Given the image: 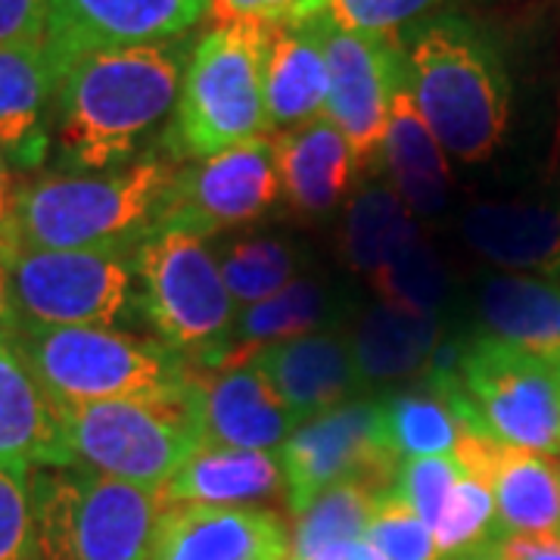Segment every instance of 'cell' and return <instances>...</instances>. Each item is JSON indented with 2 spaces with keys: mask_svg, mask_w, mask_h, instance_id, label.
<instances>
[{
  "mask_svg": "<svg viewBox=\"0 0 560 560\" xmlns=\"http://www.w3.org/2000/svg\"><path fill=\"white\" fill-rule=\"evenodd\" d=\"M175 165L160 156L103 175H40L25 180L10 246L32 249H138L160 219Z\"/></svg>",
  "mask_w": 560,
  "mask_h": 560,
  "instance_id": "277c9868",
  "label": "cell"
},
{
  "mask_svg": "<svg viewBox=\"0 0 560 560\" xmlns=\"http://www.w3.org/2000/svg\"><path fill=\"white\" fill-rule=\"evenodd\" d=\"M427 389L470 433L541 458L560 455L558 371L536 352L486 334L448 342L427 368Z\"/></svg>",
  "mask_w": 560,
  "mask_h": 560,
  "instance_id": "3957f363",
  "label": "cell"
},
{
  "mask_svg": "<svg viewBox=\"0 0 560 560\" xmlns=\"http://www.w3.org/2000/svg\"><path fill=\"white\" fill-rule=\"evenodd\" d=\"M249 364H256L265 381L275 386L300 427L330 408L346 405L361 386L352 342L340 334L318 330L271 342L259 349Z\"/></svg>",
  "mask_w": 560,
  "mask_h": 560,
  "instance_id": "ac0fdd59",
  "label": "cell"
},
{
  "mask_svg": "<svg viewBox=\"0 0 560 560\" xmlns=\"http://www.w3.org/2000/svg\"><path fill=\"white\" fill-rule=\"evenodd\" d=\"M558 283H560V280H558Z\"/></svg>",
  "mask_w": 560,
  "mask_h": 560,
  "instance_id": "c3c4849f",
  "label": "cell"
},
{
  "mask_svg": "<svg viewBox=\"0 0 560 560\" xmlns=\"http://www.w3.org/2000/svg\"><path fill=\"white\" fill-rule=\"evenodd\" d=\"M278 197L275 147L268 138H253L178 168L153 231H180L206 241L224 228L261 219Z\"/></svg>",
  "mask_w": 560,
  "mask_h": 560,
  "instance_id": "7c38bea8",
  "label": "cell"
},
{
  "mask_svg": "<svg viewBox=\"0 0 560 560\" xmlns=\"http://www.w3.org/2000/svg\"><path fill=\"white\" fill-rule=\"evenodd\" d=\"M486 337L521 346L541 359H560V283L533 275H495L480 287Z\"/></svg>",
  "mask_w": 560,
  "mask_h": 560,
  "instance_id": "484cf974",
  "label": "cell"
},
{
  "mask_svg": "<svg viewBox=\"0 0 560 560\" xmlns=\"http://www.w3.org/2000/svg\"><path fill=\"white\" fill-rule=\"evenodd\" d=\"M28 477L0 470V560H38Z\"/></svg>",
  "mask_w": 560,
  "mask_h": 560,
  "instance_id": "74e56055",
  "label": "cell"
},
{
  "mask_svg": "<svg viewBox=\"0 0 560 560\" xmlns=\"http://www.w3.org/2000/svg\"><path fill=\"white\" fill-rule=\"evenodd\" d=\"M293 541L280 514L261 508L165 504L150 560H290Z\"/></svg>",
  "mask_w": 560,
  "mask_h": 560,
  "instance_id": "2e32d148",
  "label": "cell"
},
{
  "mask_svg": "<svg viewBox=\"0 0 560 560\" xmlns=\"http://www.w3.org/2000/svg\"><path fill=\"white\" fill-rule=\"evenodd\" d=\"M271 147L280 194L302 215H324L337 209L361 175L349 140L327 116L280 131Z\"/></svg>",
  "mask_w": 560,
  "mask_h": 560,
  "instance_id": "44dd1931",
  "label": "cell"
},
{
  "mask_svg": "<svg viewBox=\"0 0 560 560\" xmlns=\"http://www.w3.org/2000/svg\"><path fill=\"white\" fill-rule=\"evenodd\" d=\"M334 320V296L318 280H293L268 300L243 305L234 318L231 340L212 368L246 364L259 349L302 334H318V327Z\"/></svg>",
  "mask_w": 560,
  "mask_h": 560,
  "instance_id": "83f0119b",
  "label": "cell"
},
{
  "mask_svg": "<svg viewBox=\"0 0 560 560\" xmlns=\"http://www.w3.org/2000/svg\"><path fill=\"white\" fill-rule=\"evenodd\" d=\"M138 305L160 342L190 364L212 368L231 340L237 302L206 241L153 231L135 253Z\"/></svg>",
  "mask_w": 560,
  "mask_h": 560,
  "instance_id": "9c48e42d",
  "label": "cell"
},
{
  "mask_svg": "<svg viewBox=\"0 0 560 560\" xmlns=\"http://www.w3.org/2000/svg\"><path fill=\"white\" fill-rule=\"evenodd\" d=\"M315 560H383L371 545L364 539L359 541H342V545H334V548H327L324 555H318Z\"/></svg>",
  "mask_w": 560,
  "mask_h": 560,
  "instance_id": "ee69618b",
  "label": "cell"
},
{
  "mask_svg": "<svg viewBox=\"0 0 560 560\" xmlns=\"http://www.w3.org/2000/svg\"><path fill=\"white\" fill-rule=\"evenodd\" d=\"M138 249L7 246L3 271L20 324L116 327L138 305Z\"/></svg>",
  "mask_w": 560,
  "mask_h": 560,
  "instance_id": "30bf717a",
  "label": "cell"
},
{
  "mask_svg": "<svg viewBox=\"0 0 560 560\" xmlns=\"http://www.w3.org/2000/svg\"><path fill=\"white\" fill-rule=\"evenodd\" d=\"M440 318L396 305H374L349 337L361 383L427 374L440 352Z\"/></svg>",
  "mask_w": 560,
  "mask_h": 560,
  "instance_id": "4316f807",
  "label": "cell"
},
{
  "mask_svg": "<svg viewBox=\"0 0 560 560\" xmlns=\"http://www.w3.org/2000/svg\"><path fill=\"white\" fill-rule=\"evenodd\" d=\"M57 408L69 467L94 470L150 492H162L202 445L187 389L175 399H116Z\"/></svg>",
  "mask_w": 560,
  "mask_h": 560,
  "instance_id": "ba28073f",
  "label": "cell"
},
{
  "mask_svg": "<svg viewBox=\"0 0 560 560\" xmlns=\"http://www.w3.org/2000/svg\"><path fill=\"white\" fill-rule=\"evenodd\" d=\"M458 467L489 486L501 536L560 533L558 464L464 430L452 452Z\"/></svg>",
  "mask_w": 560,
  "mask_h": 560,
  "instance_id": "e0dca14e",
  "label": "cell"
},
{
  "mask_svg": "<svg viewBox=\"0 0 560 560\" xmlns=\"http://www.w3.org/2000/svg\"><path fill=\"white\" fill-rule=\"evenodd\" d=\"M460 480L458 460L452 455H436V458H405L396 477V492L411 504V511L430 529L440 521L442 508L452 495L455 482Z\"/></svg>",
  "mask_w": 560,
  "mask_h": 560,
  "instance_id": "8d00e7d4",
  "label": "cell"
},
{
  "mask_svg": "<svg viewBox=\"0 0 560 560\" xmlns=\"http://www.w3.org/2000/svg\"><path fill=\"white\" fill-rule=\"evenodd\" d=\"M22 184L10 168V160L0 150V259L10 246V228H13V215H16V202H20Z\"/></svg>",
  "mask_w": 560,
  "mask_h": 560,
  "instance_id": "b9f144b4",
  "label": "cell"
},
{
  "mask_svg": "<svg viewBox=\"0 0 560 560\" xmlns=\"http://www.w3.org/2000/svg\"><path fill=\"white\" fill-rule=\"evenodd\" d=\"M219 268L234 302L253 305L287 290L296 280L300 256L283 241L259 237V241H241L228 246L219 259Z\"/></svg>",
  "mask_w": 560,
  "mask_h": 560,
  "instance_id": "d6a6232c",
  "label": "cell"
},
{
  "mask_svg": "<svg viewBox=\"0 0 560 560\" xmlns=\"http://www.w3.org/2000/svg\"><path fill=\"white\" fill-rule=\"evenodd\" d=\"M194 47L197 44L178 38L91 50L69 60L50 125L60 160L84 172L121 168L178 106Z\"/></svg>",
  "mask_w": 560,
  "mask_h": 560,
  "instance_id": "6da1fadb",
  "label": "cell"
},
{
  "mask_svg": "<svg viewBox=\"0 0 560 560\" xmlns=\"http://www.w3.org/2000/svg\"><path fill=\"white\" fill-rule=\"evenodd\" d=\"M330 0H212V16L224 22H300L327 13Z\"/></svg>",
  "mask_w": 560,
  "mask_h": 560,
  "instance_id": "f35d334b",
  "label": "cell"
},
{
  "mask_svg": "<svg viewBox=\"0 0 560 560\" xmlns=\"http://www.w3.org/2000/svg\"><path fill=\"white\" fill-rule=\"evenodd\" d=\"M418 237L415 212L401 202L393 187L374 184L349 202L346 228H342V256L355 271L371 278L377 268H383L399 249Z\"/></svg>",
  "mask_w": 560,
  "mask_h": 560,
  "instance_id": "f1b7e54d",
  "label": "cell"
},
{
  "mask_svg": "<svg viewBox=\"0 0 560 560\" xmlns=\"http://www.w3.org/2000/svg\"><path fill=\"white\" fill-rule=\"evenodd\" d=\"M283 489V470L275 452H249L228 445H206L184 460L178 474L160 492L165 504H209V508H253Z\"/></svg>",
  "mask_w": 560,
  "mask_h": 560,
  "instance_id": "d4e9b609",
  "label": "cell"
},
{
  "mask_svg": "<svg viewBox=\"0 0 560 560\" xmlns=\"http://www.w3.org/2000/svg\"><path fill=\"white\" fill-rule=\"evenodd\" d=\"M324 44L330 69V94L324 116L349 140L361 175L383 165L386 116L401 66L396 38L349 32L324 16Z\"/></svg>",
  "mask_w": 560,
  "mask_h": 560,
  "instance_id": "4fadbf2b",
  "label": "cell"
},
{
  "mask_svg": "<svg viewBox=\"0 0 560 560\" xmlns=\"http://www.w3.org/2000/svg\"><path fill=\"white\" fill-rule=\"evenodd\" d=\"M47 38V0H0V44Z\"/></svg>",
  "mask_w": 560,
  "mask_h": 560,
  "instance_id": "ab89813d",
  "label": "cell"
},
{
  "mask_svg": "<svg viewBox=\"0 0 560 560\" xmlns=\"http://www.w3.org/2000/svg\"><path fill=\"white\" fill-rule=\"evenodd\" d=\"M283 492L293 517L340 482H364L377 492L396 486L401 458L386 436L383 401H346L305 420L280 445Z\"/></svg>",
  "mask_w": 560,
  "mask_h": 560,
  "instance_id": "8fae6325",
  "label": "cell"
},
{
  "mask_svg": "<svg viewBox=\"0 0 560 560\" xmlns=\"http://www.w3.org/2000/svg\"><path fill=\"white\" fill-rule=\"evenodd\" d=\"M212 0H47V44L62 66L91 50L184 38Z\"/></svg>",
  "mask_w": 560,
  "mask_h": 560,
  "instance_id": "5bb4252c",
  "label": "cell"
},
{
  "mask_svg": "<svg viewBox=\"0 0 560 560\" xmlns=\"http://www.w3.org/2000/svg\"><path fill=\"white\" fill-rule=\"evenodd\" d=\"M551 364H555V371H558V383H560V359H555Z\"/></svg>",
  "mask_w": 560,
  "mask_h": 560,
  "instance_id": "bcb514c9",
  "label": "cell"
},
{
  "mask_svg": "<svg viewBox=\"0 0 560 560\" xmlns=\"http://www.w3.org/2000/svg\"><path fill=\"white\" fill-rule=\"evenodd\" d=\"M364 541L383 560H440L433 529L411 511L396 489H386L368 521Z\"/></svg>",
  "mask_w": 560,
  "mask_h": 560,
  "instance_id": "e575fe53",
  "label": "cell"
},
{
  "mask_svg": "<svg viewBox=\"0 0 560 560\" xmlns=\"http://www.w3.org/2000/svg\"><path fill=\"white\" fill-rule=\"evenodd\" d=\"M383 423L396 455L436 458L452 455L464 427L436 393H399L383 401Z\"/></svg>",
  "mask_w": 560,
  "mask_h": 560,
  "instance_id": "4dcf8cb0",
  "label": "cell"
},
{
  "mask_svg": "<svg viewBox=\"0 0 560 560\" xmlns=\"http://www.w3.org/2000/svg\"><path fill=\"white\" fill-rule=\"evenodd\" d=\"M187 405L206 445L275 452L300 427L275 386L249 361L234 368L190 364Z\"/></svg>",
  "mask_w": 560,
  "mask_h": 560,
  "instance_id": "9a60e30c",
  "label": "cell"
},
{
  "mask_svg": "<svg viewBox=\"0 0 560 560\" xmlns=\"http://www.w3.org/2000/svg\"><path fill=\"white\" fill-rule=\"evenodd\" d=\"M445 3L452 0H330L327 13L349 32L399 38L405 28L440 16Z\"/></svg>",
  "mask_w": 560,
  "mask_h": 560,
  "instance_id": "d590c367",
  "label": "cell"
},
{
  "mask_svg": "<svg viewBox=\"0 0 560 560\" xmlns=\"http://www.w3.org/2000/svg\"><path fill=\"white\" fill-rule=\"evenodd\" d=\"M377 499L381 492L364 482H340L320 492L296 517L290 560H315L334 545L364 539Z\"/></svg>",
  "mask_w": 560,
  "mask_h": 560,
  "instance_id": "f546056e",
  "label": "cell"
},
{
  "mask_svg": "<svg viewBox=\"0 0 560 560\" xmlns=\"http://www.w3.org/2000/svg\"><path fill=\"white\" fill-rule=\"evenodd\" d=\"M460 237L508 275L560 280V206L482 202L464 212Z\"/></svg>",
  "mask_w": 560,
  "mask_h": 560,
  "instance_id": "7402d4cb",
  "label": "cell"
},
{
  "mask_svg": "<svg viewBox=\"0 0 560 560\" xmlns=\"http://www.w3.org/2000/svg\"><path fill=\"white\" fill-rule=\"evenodd\" d=\"M38 467H69L60 408L16 349L0 340V470L32 474Z\"/></svg>",
  "mask_w": 560,
  "mask_h": 560,
  "instance_id": "603a6c76",
  "label": "cell"
},
{
  "mask_svg": "<svg viewBox=\"0 0 560 560\" xmlns=\"http://www.w3.org/2000/svg\"><path fill=\"white\" fill-rule=\"evenodd\" d=\"M558 486H560V464H558Z\"/></svg>",
  "mask_w": 560,
  "mask_h": 560,
  "instance_id": "7dc6e473",
  "label": "cell"
},
{
  "mask_svg": "<svg viewBox=\"0 0 560 560\" xmlns=\"http://www.w3.org/2000/svg\"><path fill=\"white\" fill-rule=\"evenodd\" d=\"M62 60L47 38L0 44V150L20 165H38L50 147Z\"/></svg>",
  "mask_w": 560,
  "mask_h": 560,
  "instance_id": "d6986e66",
  "label": "cell"
},
{
  "mask_svg": "<svg viewBox=\"0 0 560 560\" xmlns=\"http://www.w3.org/2000/svg\"><path fill=\"white\" fill-rule=\"evenodd\" d=\"M492 551L501 560H560V533L539 536H501Z\"/></svg>",
  "mask_w": 560,
  "mask_h": 560,
  "instance_id": "60d3db41",
  "label": "cell"
},
{
  "mask_svg": "<svg viewBox=\"0 0 560 560\" xmlns=\"http://www.w3.org/2000/svg\"><path fill=\"white\" fill-rule=\"evenodd\" d=\"M38 560H150L160 492L81 467L32 470Z\"/></svg>",
  "mask_w": 560,
  "mask_h": 560,
  "instance_id": "52a82bcc",
  "label": "cell"
},
{
  "mask_svg": "<svg viewBox=\"0 0 560 560\" xmlns=\"http://www.w3.org/2000/svg\"><path fill=\"white\" fill-rule=\"evenodd\" d=\"M433 539H436L440 560L492 548L501 539L495 499L486 482L474 480L460 470V480L455 482L440 521L433 526Z\"/></svg>",
  "mask_w": 560,
  "mask_h": 560,
  "instance_id": "836d02e7",
  "label": "cell"
},
{
  "mask_svg": "<svg viewBox=\"0 0 560 560\" xmlns=\"http://www.w3.org/2000/svg\"><path fill=\"white\" fill-rule=\"evenodd\" d=\"M265 22H224L197 40L180 81L175 121L165 135L168 153L178 160H206L265 138Z\"/></svg>",
  "mask_w": 560,
  "mask_h": 560,
  "instance_id": "8992f818",
  "label": "cell"
},
{
  "mask_svg": "<svg viewBox=\"0 0 560 560\" xmlns=\"http://www.w3.org/2000/svg\"><path fill=\"white\" fill-rule=\"evenodd\" d=\"M324 16L327 13L300 22H275L265 32L261 94L268 128L287 131L324 116L330 94Z\"/></svg>",
  "mask_w": 560,
  "mask_h": 560,
  "instance_id": "ffe728a7",
  "label": "cell"
},
{
  "mask_svg": "<svg viewBox=\"0 0 560 560\" xmlns=\"http://www.w3.org/2000/svg\"><path fill=\"white\" fill-rule=\"evenodd\" d=\"M408 88L445 156L486 162L511 125V75L480 22L440 13L399 38Z\"/></svg>",
  "mask_w": 560,
  "mask_h": 560,
  "instance_id": "7a4b0ae2",
  "label": "cell"
},
{
  "mask_svg": "<svg viewBox=\"0 0 560 560\" xmlns=\"http://www.w3.org/2000/svg\"><path fill=\"white\" fill-rule=\"evenodd\" d=\"M371 287L383 305L436 315V308L448 293V271L436 256V249L418 237L371 275Z\"/></svg>",
  "mask_w": 560,
  "mask_h": 560,
  "instance_id": "1f68e13d",
  "label": "cell"
},
{
  "mask_svg": "<svg viewBox=\"0 0 560 560\" xmlns=\"http://www.w3.org/2000/svg\"><path fill=\"white\" fill-rule=\"evenodd\" d=\"M401 50V47H399ZM383 165L393 175V190L415 215H436L448 202V162L440 140L427 128V121L415 106L405 57H401L389 116H386V140H383Z\"/></svg>",
  "mask_w": 560,
  "mask_h": 560,
  "instance_id": "cb8c5ba5",
  "label": "cell"
},
{
  "mask_svg": "<svg viewBox=\"0 0 560 560\" xmlns=\"http://www.w3.org/2000/svg\"><path fill=\"white\" fill-rule=\"evenodd\" d=\"M20 327L16 308L10 300V287H7V271H3V259H0V340H10Z\"/></svg>",
  "mask_w": 560,
  "mask_h": 560,
  "instance_id": "7bdbcfd3",
  "label": "cell"
},
{
  "mask_svg": "<svg viewBox=\"0 0 560 560\" xmlns=\"http://www.w3.org/2000/svg\"><path fill=\"white\" fill-rule=\"evenodd\" d=\"M448 560H501L492 548H482V551H470V555H460V558H448Z\"/></svg>",
  "mask_w": 560,
  "mask_h": 560,
  "instance_id": "f6af8a7d",
  "label": "cell"
},
{
  "mask_svg": "<svg viewBox=\"0 0 560 560\" xmlns=\"http://www.w3.org/2000/svg\"><path fill=\"white\" fill-rule=\"evenodd\" d=\"M10 346L57 405L116 399H175L187 389L190 361L165 342L116 327L20 324Z\"/></svg>",
  "mask_w": 560,
  "mask_h": 560,
  "instance_id": "5b68a950",
  "label": "cell"
}]
</instances>
